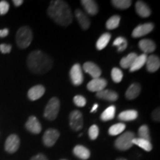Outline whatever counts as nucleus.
Listing matches in <instances>:
<instances>
[{
  "label": "nucleus",
  "mask_w": 160,
  "mask_h": 160,
  "mask_svg": "<svg viewBox=\"0 0 160 160\" xmlns=\"http://www.w3.org/2000/svg\"><path fill=\"white\" fill-rule=\"evenodd\" d=\"M48 14L56 23L62 27H66L73 21V13L70 6L65 2L61 0L51 1Z\"/></svg>",
  "instance_id": "obj_1"
},
{
  "label": "nucleus",
  "mask_w": 160,
  "mask_h": 160,
  "mask_svg": "<svg viewBox=\"0 0 160 160\" xmlns=\"http://www.w3.org/2000/svg\"><path fill=\"white\" fill-rule=\"evenodd\" d=\"M27 65L30 71L36 74H44L53 67L51 57L41 51H34L29 53Z\"/></svg>",
  "instance_id": "obj_2"
},
{
  "label": "nucleus",
  "mask_w": 160,
  "mask_h": 160,
  "mask_svg": "<svg viewBox=\"0 0 160 160\" xmlns=\"http://www.w3.org/2000/svg\"><path fill=\"white\" fill-rule=\"evenodd\" d=\"M33 40V32L28 26H23L18 30L16 41L18 47L21 49H25L31 45Z\"/></svg>",
  "instance_id": "obj_3"
},
{
  "label": "nucleus",
  "mask_w": 160,
  "mask_h": 160,
  "mask_svg": "<svg viewBox=\"0 0 160 160\" xmlns=\"http://www.w3.org/2000/svg\"><path fill=\"white\" fill-rule=\"evenodd\" d=\"M135 138L134 133L128 131L122 133L115 141V147L119 151H127L133 145V140Z\"/></svg>",
  "instance_id": "obj_4"
},
{
  "label": "nucleus",
  "mask_w": 160,
  "mask_h": 160,
  "mask_svg": "<svg viewBox=\"0 0 160 160\" xmlns=\"http://www.w3.org/2000/svg\"><path fill=\"white\" fill-rule=\"evenodd\" d=\"M60 109V102L57 97H53L49 100L46 105L44 117L50 121L54 120L57 117Z\"/></svg>",
  "instance_id": "obj_5"
},
{
  "label": "nucleus",
  "mask_w": 160,
  "mask_h": 160,
  "mask_svg": "<svg viewBox=\"0 0 160 160\" xmlns=\"http://www.w3.org/2000/svg\"><path fill=\"white\" fill-rule=\"evenodd\" d=\"M70 126L73 131H79L83 127V117L82 113L79 111H73L69 116Z\"/></svg>",
  "instance_id": "obj_6"
},
{
  "label": "nucleus",
  "mask_w": 160,
  "mask_h": 160,
  "mask_svg": "<svg viewBox=\"0 0 160 160\" xmlns=\"http://www.w3.org/2000/svg\"><path fill=\"white\" fill-rule=\"evenodd\" d=\"M70 77L73 85L75 86H79L83 82L84 77L81 66L79 64H75L72 66L70 71Z\"/></svg>",
  "instance_id": "obj_7"
},
{
  "label": "nucleus",
  "mask_w": 160,
  "mask_h": 160,
  "mask_svg": "<svg viewBox=\"0 0 160 160\" xmlns=\"http://www.w3.org/2000/svg\"><path fill=\"white\" fill-rule=\"evenodd\" d=\"M59 132L57 130L53 128L48 129L44 133L42 141L44 145L47 147H52L57 142V139L59 137Z\"/></svg>",
  "instance_id": "obj_8"
},
{
  "label": "nucleus",
  "mask_w": 160,
  "mask_h": 160,
  "mask_svg": "<svg viewBox=\"0 0 160 160\" xmlns=\"http://www.w3.org/2000/svg\"><path fill=\"white\" fill-rule=\"evenodd\" d=\"M20 145V139L16 134H11L7 138L5 144V151L9 153H13L17 151Z\"/></svg>",
  "instance_id": "obj_9"
},
{
  "label": "nucleus",
  "mask_w": 160,
  "mask_h": 160,
  "mask_svg": "<svg viewBox=\"0 0 160 160\" xmlns=\"http://www.w3.org/2000/svg\"><path fill=\"white\" fill-rule=\"evenodd\" d=\"M153 28H154V25H153V23L151 22L138 25L133 29V32H132V37L133 38H139L144 37V36L151 33L153 31Z\"/></svg>",
  "instance_id": "obj_10"
},
{
  "label": "nucleus",
  "mask_w": 160,
  "mask_h": 160,
  "mask_svg": "<svg viewBox=\"0 0 160 160\" xmlns=\"http://www.w3.org/2000/svg\"><path fill=\"white\" fill-rule=\"evenodd\" d=\"M107 84V80L99 77L97 78V79H93L91 82H89L87 88L90 91L98 93V92L105 90Z\"/></svg>",
  "instance_id": "obj_11"
},
{
  "label": "nucleus",
  "mask_w": 160,
  "mask_h": 160,
  "mask_svg": "<svg viewBox=\"0 0 160 160\" xmlns=\"http://www.w3.org/2000/svg\"><path fill=\"white\" fill-rule=\"evenodd\" d=\"M25 128L29 132L33 134H39L42 131V125L37 118L34 116H31L25 123Z\"/></svg>",
  "instance_id": "obj_12"
},
{
  "label": "nucleus",
  "mask_w": 160,
  "mask_h": 160,
  "mask_svg": "<svg viewBox=\"0 0 160 160\" xmlns=\"http://www.w3.org/2000/svg\"><path fill=\"white\" fill-rule=\"evenodd\" d=\"M83 70L91 76L93 79L99 78L102 74V71L99 67L92 62H87L83 65Z\"/></svg>",
  "instance_id": "obj_13"
},
{
  "label": "nucleus",
  "mask_w": 160,
  "mask_h": 160,
  "mask_svg": "<svg viewBox=\"0 0 160 160\" xmlns=\"http://www.w3.org/2000/svg\"><path fill=\"white\" fill-rule=\"evenodd\" d=\"M45 88L43 85H37L32 87L28 92V97L31 101H35L41 98L45 94Z\"/></svg>",
  "instance_id": "obj_14"
},
{
  "label": "nucleus",
  "mask_w": 160,
  "mask_h": 160,
  "mask_svg": "<svg viewBox=\"0 0 160 160\" xmlns=\"http://www.w3.org/2000/svg\"><path fill=\"white\" fill-rule=\"evenodd\" d=\"M75 16L79 22V24L83 30H88L91 25V20L82 11L77 9L75 11Z\"/></svg>",
  "instance_id": "obj_15"
},
{
  "label": "nucleus",
  "mask_w": 160,
  "mask_h": 160,
  "mask_svg": "<svg viewBox=\"0 0 160 160\" xmlns=\"http://www.w3.org/2000/svg\"><path fill=\"white\" fill-rule=\"evenodd\" d=\"M82 5L85 11L91 16L97 15L99 12V7L97 3L93 0H82Z\"/></svg>",
  "instance_id": "obj_16"
},
{
  "label": "nucleus",
  "mask_w": 160,
  "mask_h": 160,
  "mask_svg": "<svg viewBox=\"0 0 160 160\" xmlns=\"http://www.w3.org/2000/svg\"><path fill=\"white\" fill-rule=\"evenodd\" d=\"M146 67L149 72L153 73L158 71L160 67L159 58L156 55H151L147 58L146 61Z\"/></svg>",
  "instance_id": "obj_17"
},
{
  "label": "nucleus",
  "mask_w": 160,
  "mask_h": 160,
  "mask_svg": "<svg viewBox=\"0 0 160 160\" xmlns=\"http://www.w3.org/2000/svg\"><path fill=\"white\" fill-rule=\"evenodd\" d=\"M136 11L139 17L142 18L149 17L151 14V11L145 2L142 1H137L136 3Z\"/></svg>",
  "instance_id": "obj_18"
},
{
  "label": "nucleus",
  "mask_w": 160,
  "mask_h": 160,
  "mask_svg": "<svg viewBox=\"0 0 160 160\" xmlns=\"http://www.w3.org/2000/svg\"><path fill=\"white\" fill-rule=\"evenodd\" d=\"M139 48L144 53H150L153 52L156 50V44L153 40L145 39L140 40L139 44Z\"/></svg>",
  "instance_id": "obj_19"
},
{
  "label": "nucleus",
  "mask_w": 160,
  "mask_h": 160,
  "mask_svg": "<svg viewBox=\"0 0 160 160\" xmlns=\"http://www.w3.org/2000/svg\"><path fill=\"white\" fill-rule=\"evenodd\" d=\"M73 153L76 157L80 159L87 160L91 157V152L85 146L78 145L75 146L73 150Z\"/></svg>",
  "instance_id": "obj_20"
},
{
  "label": "nucleus",
  "mask_w": 160,
  "mask_h": 160,
  "mask_svg": "<svg viewBox=\"0 0 160 160\" xmlns=\"http://www.w3.org/2000/svg\"><path fill=\"white\" fill-rule=\"evenodd\" d=\"M97 97L101 99H105L110 102L117 101L119 98L118 93L117 92L111 91V90H103V91H99L97 93Z\"/></svg>",
  "instance_id": "obj_21"
},
{
  "label": "nucleus",
  "mask_w": 160,
  "mask_h": 160,
  "mask_svg": "<svg viewBox=\"0 0 160 160\" xmlns=\"http://www.w3.org/2000/svg\"><path fill=\"white\" fill-rule=\"evenodd\" d=\"M141 92V86L138 83H133L128 88L125 92V97L128 99L132 100L139 97Z\"/></svg>",
  "instance_id": "obj_22"
},
{
  "label": "nucleus",
  "mask_w": 160,
  "mask_h": 160,
  "mask_svg": "<svg viewBox=\"0 0 160 160\" xmlns=\"http://www.w3.org/2000/svg\"><path fill=\"white\" fill-rule=\"evenodd\" d=\"M147 58L148 56L145 53H142V54L137 56L134 60V62H133L132 65L131 66V68H129L130 71L134 72L141 69L145 65L146 61H147Z\"/></svg>",
  "instance_id": "obj_23"
},
{
  "label": "nucleus",
  "mask_w": 160,
  "mask_h": 160,
  "mask_svg": "<svg viewBox=\"0 0 160 160\" xmlns=\"http://www.w3.org/2000/svg\"><path fill=\"white\" fill-rule=\"evenodd\" d=\"M138 117V112L136 110H127L120 113L118 118L119 120L124 122L133 121Z\"/></svg>",
  "instance_id": "obj_24"
},
{
  "label": "nucleus",
  "mask_w": 160,
  "mask_h": 160,
  "mask_svg": "<svg viewBox=\"0 0 160 160\" xmlns=\"http://www.w3.org/2000/svg\"><path fill=\"white\" fill-rule=\"evenodd\" d=\"M133 145H137L138 147L141 148L143 150H145V151L149 152L153 149V145L151 143V142L148 140L141 139V138H134L133 140Z\"/></svg>",
  "instance_id": "obj_25"
},
{
  "label": "nucleus",
  "mask_w": 160,
  "mask_h": 160,
  "mask_svg": "<svg viewBox=\"0 0 160 160\" xmlns=\"http://www.w3.org/2000/svg\"><path fill=\"white\" fill-rule=\"evenodd\" d=\"M111 35L110 33H105L98 39L97 44H96V47L97 49L99 51H102L103 50L106 46L108 45V44L109 43L110 40H111Z\"/></svg>",
  "instance_id": "obj_26"
},
{
  "label": "nucleus",
  "mask_w": 160,
  "mask_h": 160,
  "mask_svg": "<svg viewBox=\"0 0 160 160\" xmlns=\"http://www.w3.org/2000/svg\"><path fill=\"white\" fill-rule=\"evenodd\" d=\"M137 56L138 55L136 53H129L128 55L126 56L125 57H123L120 60V66L124 69L130 68Z\"/></svg>",
  "instance_id": "obj_27"
},
{
  "label": "nucleus",
  "mask_w": 160,
  "mask_h": 160,
  "mask_svg": "<svg viewBox=\"0 0 160 160\" xmlns=\"http://www.w3.org/2000/svg\"><path fill=\"white\" fill-rule=\"evenodd\" d=\"M116 113V107L114 105H111L107 108L101 114L100 119L103 122H107L109 120L113 119L115 117Z\"/></svg>",
  "instance_id": "obj_28"
},
{
  "label": "nucleus",
  "mask_w": 160,
  "mask_h": 160,
  "mask_svg": "<svg viewBox=\"0 0 160 160\" xmlns=\"http://www.w3.org/2000/svg\"><path fill=\"white\" fill-rule=\"evenodd\" d=\"M120 20H121V17L118 15H113L108 19L107 22H106V28L108 30H113L119 27Z\"/></svg>",
  "instance_id": "obj_29"
},
{
  "label": "nucleus",
  "mask_w": 160,
  "mask_h": 160,
  "mask_svg": "<svg viewBox=\"0 0 160 160\" xmlns=\"http://www.w3.org/2000/svg\"><path fill=\"white\" fill-rule=\"evenodd\" d=\"M125 125L124 123H117L112 125L108 130V133L111 136H117L125 131Z\"/></svg>",
  "instance_id": "obj_30"
},
{
  "label": "nucleus",
  "mask_w": 160,
  "mask_h": 160,
  "mask_svg": "<svg viewBox=\"0 0 160 160\" xmlns=\"http://www.w3.org/2000/svg\"><path fill=\"white\" fill-rule=\"evenodd\" d=\"M113 46H117L119 52H122L127 48L128 41L125 38L122 37H119L116 39L113 42Z\"/></svg>",
  "instance_id": "obj_31"
},
{
  "label": "nucleus",
  "mask_w": 160,
  "mask_h": 160,
  "mask_svg": "<svg viewBox=\"0 0 160 160\" xmlns=\"http://www.w3.org/2000/svg\"><path fill=\"white\" fill-rule=\"evenodd\" d=\"M111 3L118 9L125 10L131 7L132 2L131 0H113Z\"/></svg>",
  "instance_id": "obj_32"
},
{
  "label": "nucleus",
  "mask_w": 160,
  "mask_h": 160,
  "mask_svg": "<svg viewBox=\"0 0 160 160\" xmlns=\"http://www.w3.org/2000/svg\"><path fill=\"white\" fill-rule=\"evenodd\" d=\"M138 135H139V138L150 141L151 140V136H150L148 126L146 125H142L139 128V131H138Z\"/></svg>",
  "instance_id": "obj_33"
},
{
  "label": "nucleus",
  "mask_w": 160,
  "mask_h": 160,
  "mask_svg": "<svg viewBox=\"0 0 160 160\" xmlns=\"http://www.w3.org/2000/svg\"><path fill=\"white\" fill-rule=\"evenodd\" d=\"M111 77L114 82L119 83L122 80L123 72L118 68H113L111 71Z\"/></svg>",
  "instance_id": "obj_34"
},
{
  "label": "nucleus",
  "mask_w": 160,
  "mask_h": 160,
  "mask_svg": "<svg viewBox=\"0 0 160 160\" xmlns=\"http://www.w3.org/2000/svg\"><path fill=\"white\" fill-rule=\"evenodd\" d=\"M99 129L97 125H93L92 126H91V128H90L88 131V135H89L90 139L91 140L97 139L98 136H99Z\"/></svg>",
  "instance_id": "obj_35"
},
{
  "label": "nucleus",
  "mask_w": 160,
  "mask_h": 160,
  "mask_svg": "<svg viewBox=\"0 0 160 160\" xmlns=\"http://www.w3.org/2000/svg\"><path fill=\"white\" fill-rule=\"evenodd\" d=\"M73 103L75 104L77 107H84L86 105V102H87V100L82 96L80 95H77L73 97Z\"/></svg>",
  "instance_id": "obj_36"
},
{
  "label": "nucleus",
  "mask_w": 160,
  "mask_h": 160,
  "mask_svg": "<svg viewBox=\"0 0 160 160\" xmlns=\"http://www.w3.org/2000/svg\"><path fill=\"white\" fill-rule=\"evenodd\" d=\"M9 3L6 1L0 2V15H5L9 11Z\"/></svg>",
  "instance_id": "obj_37"
},
{
  "label": "nucleus",
  "mask_w": 160,
  "mask_h": 160,
  "mask_svg": "<svg viewBox=\"0 0 160 160\" xmlns=\"http://www.w3.org/2000/svg\"><path fill=\"white\" fill-rule=\"evenodd\" d=\"M12 46L10 44H1L0 45V52L2 53H9L11 51Z\"/></svg>",
  "instance_id": "obj_38"
},
{
  "label": "nucleus",
  "mask_w": 160,
  "mask_h": 160,
  "mask_svg": "<svg viewBox=\"0 0 160 160\" xmlns=\"http://www.w3.org/2000/svg\"><path fill=\"white\" fill-rule=\"evenodd\" d=\"M152 119L154 120L155 122H159L160 119V113H159V108H156L154 111H153L151 114Z\"/></svg>",
  "instance_id": "obj_39"
},
{
  "label": "nucleus",
  "mask_w": 160,
  "mask_h": 160,
  "mask_svg": "<svg viewBox=\"0 0 160 160\" xmlns=\"http://www.w3.org/2000/svg\"><path fill=\"white\" fill-rule=\"evenodd\" d=\"M31 160H48V158L45 157L44 154H42V153H39V154L34 156L31 159Z\"/></svg>",
  "instance_id": "obj_40"
},
{
  "label": "nucleus",
  "mask_w": 160,
  "mask_h": 160,
  "mask_svg": "<svg viewBox=\"0 0 160 160\" xmlns=\"http://www.w3.org/2000/svg\"><path fill=\"white\" fill-rule=\"evenodd\" d=\"M9 33V30L8 28H4L2 30H0V37L3 38L6 37Z\"/></svg>",
  "instance_id": "obj_41"
},
{
  "label": "nucleus",
  "mask_w": 160,
  "mask_h": 160,
  "mask_svg": "<svg viewBox=\"0 0 160 160\" xmlns=\"http://www.w3.org/2000/svg\"><path fill=\"white\" fill-rule=\"evenodd\" d=\"M23 2H24L22 1V0H13V5H14L15 6H17V7H19V6L22 5Z\"/></svg>",
  "instance_id": "obj_42"
},
{
  "label": "nucleus",
  "mask_w": 160,
  "mask_h": 160,
  "mask_svg": "<svg viewBox=\"0 0 160 160\" xmlns=\"http://www.w3.org/2000/svg\"><path fill=\"white\" fill-rule=\"evenodd\" d=\"M98 107H99V105H98V104L95 103L94 105H93V107L92 108V109H91V113H93V112H95L96 111H97V109L98 108Z\"/></svg>",
  "instance_id": "obj_43"
},
{
  "label": "nucleus",
  "mask_w": 160,
  "mask_h": 160,
  "mask_svg": "<svg viewBox=\"0 0 160 160\" xmlns=\"http://www.w3.org/2000/svg\"><path fill=\"white\" fill-rule=\"evenodd\" d=\"M116 160H127V159H125V158H118V159Z\"/></svg>",
  "instance_id": "obj_44"
},
{
  "label": "nucleus",
  "mask_w": 160,
  "mask_h": 160,
  "mask_svg": "<svg viewBox=\"0 0 160 160\" xmlns=\"http://www.w3.org/2000/svg\"><path fill=\"white\" fill-rule=\"evenodd\" d=\"M61 160H66V159H61Z\"/></svg>",
  "instance_id": "obj_45"
}]
</instances>
